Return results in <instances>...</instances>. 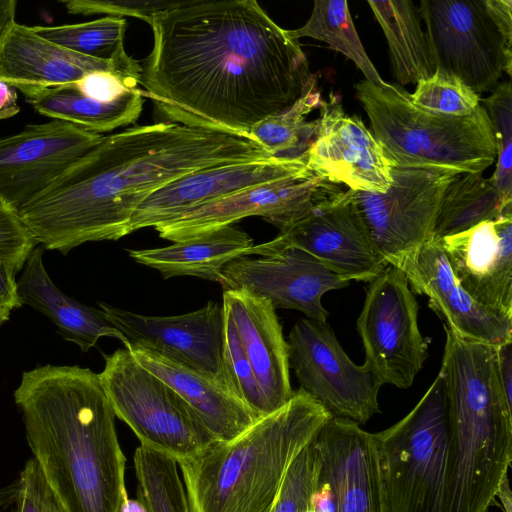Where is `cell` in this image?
<instances>
[{
    "mask_svg": "<svg viewBox=\"0 0 512 512\" xmlns=\"http://www.w3.org/2000/svg\"><path fill=\"white\" fill-rule=\"evenodd\" d=\"M149 25L141 93L171 123L251 137L317 79L299 40L255 0L183 1Z\"/></svg>",
    "mask_w": 512,
    "mask_h": 512,
    "instance_id": "1",
    "label": "cell"
},
{
    "mask_svg": "<svg viewBox=\"0 0 512 512\" xmlns=\"http://www.w3.org/2000/svg\"><path fill=\"white\" fill-rule=\"evenodd\" d=\"M273 157L253 138L171 122L103 136L18 214L38 245L67 254L129 234L136 208L185 174Z\"/></svg>",
    "mask_w": 512,
    "mask_h": 512,
    "instance_id": "2",
    "label": "cell"
},
{
    "mask_svg": "<svg viewBox=\"0 0 512 512\" xmlns=\"http://www.w3.org/2000/svg\"><path fill=\"white\" fill-rule=\"evenodd\" d=\"M28 444L64 512H119L128 497L115 414L98 374L78 365L22 373L14 391Z\"/></svg>",
    "mask_w": 512,
    "mask_h": 512,
    "instance_id": "3",
    "label": "cell"
},
{
    "mask_svg": "<svg viewBox=\"0 0 512 512\" xmlns=\"http://www.w3.org/2000/svg\"><path fill=\"white\" fill-rule=\"evenodd\" d=\"M440 371L449 421L445 512H488L512 461V404L503 393L496 346L447 327Z\"/></svg>",
    "mask_w": 512,
    "mask_h": 512,
    "instance_id": "4",
    "label": "cell"
},
{
    "mask_svg": "<svg viewBox=\"0 0 512 512\" xmlns=\"http://www.w3.org/2000/svg\"><path fill=\"white\" fill-rule=\"evenodd\" d=\"M330 418L299 388L236 437L179 463L191 512H269L292 461Z\"/></svg>",
    "mask_w": 512,
    "mask_h": 512,
    "instance_id": "5",
    "label": "cell"
},
{
    "mask_svg": "<svg viewBox=\"0 0 512 512\" xmlns=\"http://www.w3.org/2000/svg\"><path fill=\"white\" fill-rule=\"evenodd\" d=\"M371 132L397 165L480 172L496 160L490 118L480 104L469 116L438 115L417 107L402 86L354 85Z\"/></svg>",
    "mask_w": 512,
    "mask_h": 512,
    "instance_id": "6",
    "label": "cell"
},
{
    "mask_svg": "<svg viewBox=\"0 0 512 512\" xmlns=\"http://www.w3.org/2000/svg\"><path fill=\"white\" fill-rule=\"evenodd\" d=\"M375 438L390 512H445L449 421L442 372L404 418Z\"/></svg>",
    "mask_w": 512,
    "mask_h": 512,
    "instance_id": "7",
    "label": "cell"
},
{
    "mask_svg": "<svg viewBox=\"0 0 512 512\" xmlns=\"http://www.w3.org/2000/svg\"><path fill=\"white\" fill-rule=\"evenodd\" d=\"M104 360L98 374L103 390L115 417L131 428L140 445L179 464L218 442L191 406L126 347Z\"/></svg>",
    "mask_w": 512,
    "mask_h": 512,
    "instance_id": "8",
    "label": "cell"
},
{
    "mask_svg": "<svg viewBox=\"0 0 512 512\" xmlns=\"http://www.w3.org/2000/svg\"><path fill=\"white\" fill-rule=\"evenodd\" d=\"M366 365L383 384L411 387L428 357L418 303L404 273L388 265L369 283L357 319Z\"/></svg>",
    "mask_w": 512,
    "mask_h": 512,
    "instance_id": "9",
    "label": "cell"
},
{
    "mask_svg": "<svg viewBox=\"0 0 512 512\" xmlns=\"http://www.w3.org/2000/svg\"><path fill=\"white\" fill-rule=\"evenodd\" d=\"M286 341L289 367L300 389L332 417L360 425L380 412L382 383L366 365L348 357L327 322L299 319Z\"/></svg>",
    "mask_w": 512,
    "mask_h": 512,
    "instance_id": "10",
    "label": "cell"
},
{
    "mask_svg": "<svg viewBox=\"0 0 512 512\" xmlns=\"http://www.w3.org/2000/svg\"><path fill=\"white\" fill-rule=\"evenodd\" d=\"M418 7L437 70L479 95L493 91L503 72L511 76L512 52L482 0H421Z\"/></svg>",
    "mask_w": 512,
    "mask_h": 512,
    "instance_id": "11",
    "label": "cell"
},
{
    "mask_svg": "<svg viewBox=\"0 0 512 512\" xmlns=\"http://www.w3.org/2000/svg\"><path fill=\"white\" fill-rule=\"evenodd\" d=\"M286 247L303 250L348 282L370 283L388 266L349 188L333 191L274 239L254 244L248 256H264Z\"/></svg>",
    "mask_w": 512,
    "mask_h": 512,
    "instance_id": "12",
    "label": "cell"
},
{
    "mask_svg": "<svg viewBox=\"0 0 512 512\" xmlns=\"http://www.w3.org/2000/svg\"><path fill=\"white\" fill-rule=\"evenodd\" d=\"M458 173L394 164L386 192L353 190L371 239L388 265L433 238L443 195Z\"/></svg>",
    "mask_w": 512,
    "mask_h": 512,
    "instance_id": "13",
    "label": "cell"
},
{
    "mask_svg": "<svg viewBox=\"0 0 512 512\" xmlns=\"http://www.w3.org/2000/svg\"><path fill=\"white\" fill-rule=\"evenodd\" d=\"M338 188L307 168L202 205L155 230L161 238L179 242L260 216L282 231Z\"/></svg>",
    "mask_w": 512,
    "mask_h": 512,
    "instance_id": "14",
    "label": "cell"
},
{
    "mask_svg": "<svg viewBox=\"0 0 512 512\" xmlns=\"http://www.w3.org/2000/svg\"><path fill=\"white\" fill-rule=\"evenodd\" d=\"M98 305L124 335L126 346L151 349L228 386L223 363V305L210 300L198 310L175 316H146L105 302Z\"/></svg>",
    "mask_w": 512,
    "mask_h": 512,
    "instance_id": "15",
    "label": "cell"
},
{
    "mask_svg": "<svg viewBox=\"0 0 512 512\" xmlns=\"http://www.w3.org/2000/svg\"><path fill=\"white\" fill-rule=\"evenodd\" d=\"M313 139L305 151L307 168L326 181L362 192L384 193L394 163L357 115H348L331 91L320 107Z\"/></svg>",
    "mask_w": 512,
    "mask_h": 512,
    "instance_id": "16",
    "label": "cell"
},
{
    "mask_svg": "<svg viewBox=\"0 0 512 512\" xmlns=\"http://www.w3.org/2000/svg\"><path fill=\"white\" fill-rule=\"evenodd\" d=\"M103 137L51 120L0 139V199L17 212Z\"/></svg>",
    "mask_w": 512,
    "mask_h": 512,
    "instance_id": "17",
    "label": "cell"
},
{
    "mask_svg": "<svg viewBox=\"0 0 512 512\" xmlns=\"http://www.w3.org/2000/svg\"><path fill=\"white\" fill-rule=\"evenodd\" d=\"M223 290L243 289L269 300L275 308L293 309L327 322L323 295L349 282L308 253L286 247L258 258L239 257L222 270Z\"/></svg>",
    "mask_w": 512,
    "mask_h": 512,
    "instance_id": "18",
    "label": "cell"
},
{
    "mask_svg": "<svg viewBox=\"0 0 512 512\" xmlns=\"http://www.w3.org/2000/svg\"><path fill=\"white\" fill-rule=\"evenodd\" d=\"M305 169L303 153L297 157L211 166L185 174L154 191L136 208L129 222V234L166 224L207 203Z\"/></svg>",
    "mask_w": 512,
    "mask_h": 512,
    "instance_id": "19",
    "label": "cell"
},
{
    "mask_svg": "<svg viewBox=\"0 0 512 512\" xmlns=\"http://www.w3.org/2000/svg\"><path fill=\"white\" fill-rule=\"evenodd\" d=\"M332 512H390L375 433L330 418L313 440Z\"/></svg>",
    "mask_w": 512,
    "mask_h": 512,
    "instance_id": "20",
    "label": "cell"
},
{
    "mask_svg": "<svg viewBox=\"0 0 512 512\" xmlns=\"http://www.w3.org/2000/svg\"><path fill=\"white\" fill-rule=\"evenodd\" d=\"M406 276L411 290L425 295L444 326L462 339L491 346L512 342V318L477 303L461 287L436 238L391 264Z\"/></svg>",
    "mask_w": 512,
    "mask_h": 512,
    "instance_id": "21",
    "label": "cell"
},
{
    "mask_svg": "<svg viewBox=\"0 0 512 512\" xmlns=\"http://www.w3.org/2000/svg\"><path fill=\"white\" fill-rule=\"evenodd\" d=\"M93 71H107L138 85L142 68L132 57L107 61L72 52L17 22L0 38V81L23 94L73 84Z\"/></svg>",
    "mask_w": 512,
    "mask_h": 512,
    "instance_id": "22",
    "label": "cell"
},
{
    "mask_svg": "<svg viewBox=\"0 0 512 512\" xmlns=\"http://www.w3.org/2000/svg\"><path fill=\"white\" fill-rule=\"evenodd\" d=\"M436 239L467 294L512 318V213Z\"/></svg>",
    "mask_w": 512,
    "mask_h": 512,
    "instance_id": "23",
    "label": "cell"
},
{
    "mask_svg": "<svg viewBox=\"0 0 512 512\" xmlns=\"http://www.w3.org/2000/svg\"><path fill=\"white\" fill-rule=\"evenodd\" d=\"M229 311L263 394L268 414L293 396L288 344L273 304L243 289L223 290Z\"/></svg>",
    "mask_w": 512,
    "mask_h": 512,
    "instance_id": "24",
    "label": "cell"
},
{
    "mask_svg": "<svg viewBox=\"0 0 512 512\" xmlns=\"http://www.w3.org/2000/svg\"><path fill=\"white\" fill-rule=\"evenodd\" d=\"M126 348L141 366L167 383L191 406L217 441L236 437L258 419L227 385L151 349L136 345Z\"/></svg>",
    "mask_w": 512,
    "mask_h": 512,
    "instance_id": "25",
    "label": "cell"
},
{
    "mask_svg": "<svg viewBox=\"0 0 512 512\" xmlns=\"http://www.w3.org/2000/svg\"><path fill=\"white\" fill-rule=\"evenodd\" d=\"M43 246L37 245L27 258L17 280L22 305H28L49 318L58 333L89 351L101 337H112L128 344L124 335L106 318L101 309L86 306L62 292L51 280L43 263Z\"/></svg>",
    "mask_w": 512,
    "mask_h": 512,
    "instance_id": "26",
    "label": "cell"
},
{
    "mask_svg": "<svg viewBox=\"0 0 512 512\" xmlns=\"http://www.w3.org/2000/svg\"><path fill=\"white\" fill-rule=\"evenodd\" d=\"M253 239L234 225L172 245L153 249H128L139 264L160 272L164 279L194 276L223 284L222 270L232 260L248 256Z\"/></svg>",
    "mask_w": 512,
    "mask_h": 512,
    "instance_id": "27",
    "label": "cell"
},
{
    "mask_svg": "<svg viewBox=\"0 0 512 512\" xmlns=\"http://www.w3.org/2000/svg\"><path fill=\"white\" fill-rule=\"evenodd\" d=\"M27 101L41 115L101 134L134 123L144 97L137 88L113 102H99L82 94L73 84L29 91Z\"/></svg>",
    "mask_w": 512,
    "mask_h": 512,
    "instance_id": "28",
    "label": "cell"
},
{
    "mask_svg": "<svg viewBox=\"0 0 512 512\" xmlns=\"http://www.w3.org/2000/svg\"><path fill=\"white\" fill-rule=\"evenodd\" d=\"M367 4L386 37L397 84H417L431 77L436 66L419 7L411 0H369Z\"/></svg>",
    "mask_w": 512,
    "mask_h": 512,
    "instance_id": "29",
    "label": "cell"
},
{
    "mask_svg": "<svg viewBox=\"0 0 512 512\" xmlns=\"http://www.w3.org/2000/svg\"><path fill=\"white\" fill-rule=\"evenodd\" d=\"M506 213H512V204L502 202L491 177L485 178L480 172H460L445 190L433 237L459 233Z\"/></svg>",
    "mask_w": 512,
    "mask_h": 512,
    "instance_id": "30",
    "label": "cell"
},
{
    "mask_svg": "<svg viewBox=\"0 0 512 512\" xmlns=\"http://www.w3.org/2000/svg\"><path fill=\"white\" fill-rule=\"evenodd\" d=\"M290 34L299 40L311 37L323 41L328 46L350 59L369 81L378 88H384L385 82L373 65L355 29L345 0H316L308 21L300 28L290 30Z\"/></svg>",
    "mask_w": 512,
    "mask_h": 512,
    "instance_id": "31",
    "label": "cell"
},
{
    "mask_svg": "<svg viewBox=\"0 0 512 512\" xmlns=\"http://www.w3.org/2000/svg\"><path fill=\"white\" fill-rule=\"evenodd\" d=\"M323 102L316 79L291 107L257 123L250 136L273 157L300 156L296 151L307 150L316 127V121L306 122V118L313 110L320 109Z\"/></svg>",
    "mask_w": 512,
    "mask_h": 512,
    "instance_id": "32",
    "label": "cell"
},
{
    "mask_svg": "<svg viewBox=\"0 0 512 512\" xmlns=\"http://www.w3.org/2000/svg\"><path fill=\"white\" fill-rule=\"evenodd\" d=\"M134 468L138 499L148 512H191L176 460L140 445Z\"/></svg>",
    "mask_w": 512,
    "mask_h": 512,
    "instance_id": "33",
    "label": "cell"
},
{
    "mask_svg": "<svg viewBox=\"0 0 512 512\" xmlns=\"http://www.w3.org/2000/svg\"><path fill=\"white\" fill-rule=\"evenodd\" d=\"M38 35L72 52L107 61H125L126 20L106 16L89 22L59 26H32Z\"/></svg>",
    "mask_w": 512,
    "mask_h": 512,
    "instance_id": "34",
    "label": "cell"
},
{
    "mask_svg": "<svg viewBox=\"0 0 512 512\" xmlns=\"http://www.w3.org/2000/svg\"><path fill=\"white\" fill-rule=\"evenodd\" d=\"M493 129L496 168L491 177L504 204H512V87L510 81L497 84L491 95L481 99Z\"/></svg>",
    "mask_w": 512,
    "mask_h": 512,
    "instance_id": "35",
    "label": "cell"
},
{
    "mask_svg": "<svg viewBox=\"0 0 512 512\" xmlns=\"http://www.w3.org/2000/svg\"><path fill=\"white\" fill-rule=\"evenodd\" d=\"M411 101L428 112L465 117L480 105L481 97L457 77L435 70L434 74L416 84Z\"/></svg>",
    "mask_w": 512,
    "mask_h": 512,
    "instance_id": "36",
    "label": "cell"
},
{
    "mask_svg": "<svg viewBox=\"0 0 512 512\" xmlns=\"http://www.w3.org/2000/svg\"><path fill=\"white\" fill-rule=\"evenodd\" d=\"M224 309L223 363L230 390L259 418L268 414L260 386L246 356L234 321Z\"/></svg>",
    "mask_w": 512,
    "mask_h": 512,
    "instance_id": "37",
    "label": "cell"
},
{
    "mask_svg": "<svg viewBox=\"0 0 512 512\" xmlns=\"http://www.w3.org/2000/svg\"><path fill=\"white\" fill-rule=\"evenodd\" d=\"M320 474V460L313 441L289 466L269 512H307Z\"/></svg>",
    "mask_w": 512,
    "mask_h": 512,
    "instance_id": "38",
    "label": "cell"
},
{
    "mask_svg": "<svg viewBox=\"0 0 512 512\" xmlns=\"http://www.w3.org/2000/svg\"><path fill=\"white\" fill-rule=\"evenodd\" d=\"M12 512H64L37 460L29 459L12 494Z\"/></svg>",
    "mask_w": 512,
    "mask_h": 512,
    "instance_id": "39",
    "label": "cell"
},
{
    "mask_svg": "<svg viewBox=\"0 0 512 512\" xmlns=\"http://www.w3.org/2000/svg\"><path fill=\"white\" fill-rule=\"evenodd\" d=\"M71 14H107L108 16H133L151 23L153 16L161 11L177 7L183 1H128V0H61Z\"/></svg>",
    "mask_w": 512,
    "mask_h": 512,
    "instance_id": "40",
    "label": "cell"
},
{
    "mask_svg": "<svg viewBox=\"0 0 512 512\" xmlns=\"http://www.w3.org/2000/svg\"><path fill=\"white\" fill-rule=\"evenodd\" d=\"M37 245L18 212L0 199V261L20 271Z\"/></svg>",
    "mask_w": 512,
    "mask_h": 512,
    "instance_id": "41",
    "label": "cell"
},
{
    "mask_svg": "<svg viewBox=\"0 0 512 512\" xmlns=\"http://www.w3.org/2000/svg\"><path fill=\"white\" fill-rule=\"evenodd\" d=\"M74 85L85 96L104 103L113 102L138 88L137 84L107 71L87 73Z\"/></svg>",
    "mask_w": 512,
    "mask_h": 512,
    "instance_id": "42",
    "label": "cell"
},
{
    "mask_svg": "<svg viewBox=\"0 0 512 512\" xmlns=\"http://www.w3.org/2000/svg\"><path fill=\"white\" fill-rule=\"evenodd\" d=\"M18 271L13 264L0 261V327L9 320L14 309L22 306L16 280Z\"/></svg>",
    "mask_w": 512,
    "mask_h": 512,
    "instance_id": "43",
    "label": "cell"
},
{
    "mask_svg": "<svg viewBox=\"0 0 512 512\" xmlns=\"http://www.w3.org/2000/svg\"><path fill=\"white\" fill-rule=\"evenodd\" d=\"M484 8L501 34L505 47L512 52V1L482 0Z\"/></svg>",
    "mask_w": 512,
    "mask_h": 512,
    "instance_id": "44",
    "label": "cell"
},
{
    "mask_svg": "<svg viewBox=\"0 0 512 512\" xmlns=\"http://www.w3.org/2000/svg\"><path fill=\"white\" fill-rule=\"evenodd\" d=\"M496 365L503 393L512 404V342L495 347Z\"/></svg>",
    "mask_w": 512,
    "mask_h": 512,
    "instance_id": "45",
    "label": "cell"
},
{
    "mask_svg": "<svg viewBox=\"0 0 512 512\" xmlns=\"http://www.w3.org/2000/svg\"><path fill=\"white\" fill-rule=\"evenodd\" d=\"M19 110L16 89L0 81V120L16 115Z\"/></svg>",
    "mask_w": 512,
    "mask_h": 512,
    "instance_id": "46",
    "label": "cell"
},
{
    "mask_svg": "<svg viewBox=\"0 0 512 512\" xmlns=\"http://www.w3.org/2000/svg\"><path fill=\"white\" fill-rule=\"evenodd\" d=\"M16 7L15 0H0V38L7 28L16 22Z\"/></svg>",
    "mask_w": 512,
    "mask_h": 512,
    "instance_id": "47",
    "label": "cell"
},
{
    "mask_svg": "<svg viewBox=\"0 0 512 512\" xmlns=\"http://www.w3.org/2000/svg\"><path fill=\"white\" fill-rule=\"evenodd\" d=\"M496 497L499 498L504 512H512V494L509 486L508 475L501 481Z\"/></svg>",
    "mask_w": 512,
    "mask_h": 512,
    "instance_id": "48",
    "label": "cell"
},
{
    "mask_svg": "<svg viewBox=\"0 0 512 512\" xmlns=\"http://www.w3.org/2000/svg\"><path fill=\"white\" fill-rule=\"evenodd\" d=\"M119 512H148L144 504L137 499L126 497L119 508Z\"/></svg>",
    "mask_w": 512,
    "mask_h": 512,
    "instance_id": "49",
    "label": "cell"
}]
</instances>
